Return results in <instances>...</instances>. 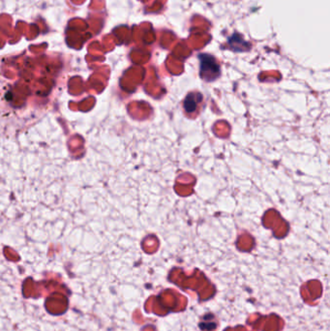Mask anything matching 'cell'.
<instances>
[{
	"mask_svg": "<svg viewBox=\"0 0 330 331\" xmlns=\"http://www.w3.org/2000/svg\"><path fill=\"white\" fill-rule=\"evenodd\" d=\"M200 59L201 78L207 81L215 80L220 75V69L215 59L208 54L200 55Z\"/></svg>",
	"mask_w": 330,
	"mask_h": 331,
	"instance_id": "1",
	"label": "cell"
},
{
	"mask_svg": "<svg viewBox=\"0 0 330 331\" xmlns=\"http://www.w3.org/2000/svg\"><path fill=\"white\" fill-rule=\"evenodd\" d=\"M198 104H200L199 99H196L193 95H189L184 102V108L187 112H194L198 108Z\"/></svg>",
	"mask_w": 330,
	"mask_h": 331,
	"instance_id": "2",
	"label": "cell"
}]
</instances>
